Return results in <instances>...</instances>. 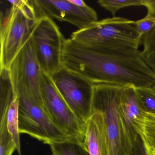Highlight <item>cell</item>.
I'll list each match as a JSON object with an SVG mask.
<instances>
[{
    "instance_id": "obj_1",
    "label": "cell",
    "mask_w": 155,
    "mask_h": 155,
    "mask_svg": "<svg viewBox=\"0 0 155 155\" xmlns=\"http://www.w3.org/2000/svg\"><path fill=\"white\" fill-rule=\"evenodd\" d=\"M62 66L93 84L135 88L155 85V75L141 58L138 48L124 44L88 45L66 39Z\"/></svg>"
},
{
    "instance_id": "obj_2",
    "label": "cell",
    "mask_w": 155,
    "mask_h": 155,
    "mask_svg": "<svg viewBox=\"0 0 155 155\" xmlns=\"http://www.w3.org/2000/svg\"><path fill=\"white\" fill-rule=\"evenodd\" d=\"M10 8L1 16L0 68H8L30 38L38 19L31 1H8Z\"/></svg>"
},
{
    "instance_id": "obj_3",
    "label": "cell",
    "mask_w": 155,
    "mask_h": 155,
    "mask_svg": "<svg viewBox=\"0 0 155 155\" xmlns=\"http://www.w3.org/2000/svg\"><path fill=\"white\" fill-rule=\"evenodd\" d=\"M70 38L88 45L124 44L138 48L142 37L135 21L121 17L107 18L91 24L85 28L72 32Z\"/></svg>"
},
{
    "instance_id": "obj_4",
    "label": "cell",
    "mask_w": 155,
    "mask_h": 155,
    "mask_svg": "<svg viewBox=\"0 0 155 155\" xmlns=\"http://www.w3.org/2000/svg\"><path fill=\"white\" fill-rule=\"evenodd\" d=\"M124 87L112 84H94L92 110L102 113L109 155H127L121 130L119 106Z\"/></svg>"
},
{
    "instance_id": "obj_5",
    "label": "cell",
    "mask_w": 155,
    "mask_h": 155,
    "mask_svg": "<svg viewBox=\"0 0 155 155\" xmlns=\"http://www.w3.org/2000/svg\"><path fill=\"white\" fill-rule=\"evenodd\" d=\"M31 38L41 70L52 76L62 67L66 39L53 20L46 17L38 20Z\"/></svg>"
},
{
    "instance_id": "obj_6",
    "label": "cell",
    "mask_w": 155,
    "mask_h": 155,
    "mask_svg": "<svg viewBox=\"0 0 155 155\" xmlns=\"http://www.w3.org/2000/svg\"><path fill=\"white\" fill-rule=\"evenodd\" d=\"M41 90L47 114L52 123L70 138L84 140L87 124L71 109L57 89L51 76L42 71Z\"/></svg>"
},
{
    "instance_id": "obj_7",
    "label": "cell",
    "mask_w": 155,
    "mask_h": 155,
    "mask_svg": "<svg viewBox=\"0 0 155 155\" xmlns=\"http://www.w3.org/2000/svg\"><path fill=\"white\" fill-rule=\"evenodd\" d=\"M51 77L71 109L81 121L87 124L92 114L94 84L63 66Z\"/></svg>"
},
{
    "instance_id": "obj_8",
    "label": "cell",
    "mask_w": 155,
    "mask_h": 155,
    "mask_svg": "<svg viewBox=\"0 0 155 155\" xmlns=\"http://www.w3.org/2000/svg\"><path fill=\"white\" fill-rule=\"evenodd\" d=\"M11 78L18 96L42 98L41 70L31 36L17 53L8 67Z\"/></svg>"
},
{
    "instance_id": "obj_9",
    "label": "cell",
    "mask_w": 155,
    "mask_h": 155,
    "mask_svg": "<svg viewBox=\"0 0 155 155\" xmlns=\"http://www.w3.org/2000/svg\"><path fill=\"white\" fill-rule=\"evenodd\" d=\"M37 19L46 17L70 23L78 30L85 28L98 21L94 9L87 4L76 5L72 0H31Z\"/></svg>"
},
{
    "instance_id": "obj_10",
    "label": "cell",
    "mask_w": 155,
    "mask_h": 155,
    "mask_svg": "<svg viewBox=\"0 0 155 155\" xmlns=\"http://www.w3.org/2000/svg\"><path fill=\"white\" fill-rule=\"evenodd\" d=\"M119 112L125 148L127 154L129 155L138 137L133 128V123L143 112L134 87H123Z\"/></svg>"
},
{
    "instance_id": "obj_11",
    "label": "cell",
    "mask_w": 155,
    "mask_h": 155,
    "mask_svg": "<svg viewBox=\"0 0 155 155\" xmlns=\"http://www.w3.org/2000/svg\"><path fill=\"white\" fill-rule=\"evenodd\" d=\"M84 142L90 155H109L103 116L98 110H92L86 125Z\"/></svg>"
},
{
    "instance_id": "obj_12",
    "label": "cell",
    "mask_w": 155,
    "mask_h": 155,
    "mask_svg": "<svg viewBox=\"0 0 155 155\" xmlns=\"http://www.w3.org/2000/svg\"><path fill=\"white\" fill-rule=\"evenodd\" d=\"M147 155H155V113L143 111L133 123Z\"/></svg>"
},
{
    "instance_id": "obj_13",
    "label": "cell",
    "mask_w": 155,
    "mask_h": 155,
    "mask_svg": "<svg viewBox=\"0 0 155 155\" xmlns=\"http://www.w3.org/2000/svg\"><path fill=\"white\" fill-rule=\"evenodd\" d=\"M52 155H90L84 140L68 138L50 145Z\"/></svg>"
},
{
    "instance_id": "obj_14",
    "label": "cell",
    "mask_w": 155,
    "mask_h": 155,
    "mask_svg": "<svg viewBox=\"0 0 155 155\" xmlns=\"http://www.w3.org/2000/svg\"><path fill=\"white\" fill-rule=\"evenodd\" d=\"M18 105V97L17 94L8 110L7 127L15 142L19 155H21L20 140V134L19 131Z\"/></svg>"
},
{
    "instance_id": "obj_15",
    "label": "cell",
    "mask_w": 155,
    "mask_h": 155,
    "mask_svg": "<svg viewBox=\"0 0 155 155\" xmlns=\"http://www.w3.org/2000/svg\"><path fill=\"white\" fill-rule=\"evenodd\" d=\"M142 43L140 57L155 75V28L142 38Z\"/></svg>"
},
{
    "instance_id": "obj_16",
    "label": "cell",
    "mask_w": 155,
    "mask_h": 155,
    "mask_svg": "<svg viewBox=\"0 0 155 155\" xmlns=\"http://www.w3.org/2000/svg\"><path fill=\"white\" fill-rule=\"evenodd\" d=\"M140 105L144 112L155 113V91L150 87L135 88Z\"/></svg>"
},
{
    "instance_id": "obj_17",
    "label": "cell",
    "mask_w": 155,
    "mask_h": 155,
    "mask_svg": "<svg viewBox=\"0 0 155 155\" xmlns=\"http://www.w3.org/2000/svg\"><path fill=\"white\" fill-rule=\"evenodd\" d=\"M17 150L7 127V121L0 122V155H12Z\"/></svg>"
},
{
    "instance_id": "obj_18",
    "label": "cell",
    "mask_w": 155,
    "mask_h": 155,
    "mask_svg": "<svg viewBox=\"0 0 155 155\" xmlns=\"http://www.w3.org/2000/svg\"><path fill=\"white\" fill-rule=\"evenodd\" d=\"M98 3L102 8L109 12L113 17L118 11L131 6H143L142 0H99Z\"/></svg>"
},
{
    "instance_id": "obj_19",
    "label": "cell",
    "mask_w": 155,
    "mask_h": 155,
    "mask_svg": "<svg viewBox=\"0 0 155 155\" xmlns=\"http://www.w3.org/2000/svg\"><path fill=\"white\" fill-rule=\"evenodd\" d=\"M137 30L143 38L155 28V17L147 13L143 18L135 21Z\"/></svg>"
},
{
    "instance_id": "obj_20",
    "label": "cell",
    "mask_w": 155,
    "mask_h": 155,
    "mask_svg": "<svg viewBox=\"0 0 155 155\" xmlns=\"http://www.w3.org/2000/svg\"><path fill=\"white\" fill-rule=\"evenodd\" d=\"M129 155H147L145 151L143 143L139 136Z\"/></svg>"
},
{
    "instance_id": "obj_21",
    "label": "cell",
    "mask_w": 155,
    "mask_h": 155,
    "mask_svg": "<svg viewBox=\"0 0 155 155\" xmlns=\"http://www.w3.org/2000/svg\"><path fill=\"white\" fill-rule=\"evenodd\" d=\"M143 6L147 9V14L155 17V0H142Z\"/></svg>"
},
{
    "instance_id": "obj_22",
    "label": "cell",
    "mask_w": 155,
    "mask_h": 155,
    "mask_svg": "<svg viewBox=\"0 0 155 155\" xmlns=\"http://www.w3.org/2000/svg\"><path fill=\"white\" fill-rule=\"evenodd\" d=\"M152 89H153V90H154V91H155V85H154V86H153V87H152Z\"/></svg>"
}]
</instances>
